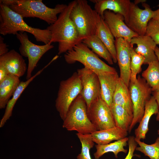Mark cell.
Returning a JSON list of instances; mask_svg holds the SVG:
<instances>
[{
    "label": "cell",
    "mask_w": 159,
    "mask_h": 159,
    "mask_svg": "<svg viewBox=\"0 0 159 159\" xmlns=\"http://www.w3.org/2000/svg\"><path fill=\"white\" fill-rule=\"evenodd\" d=\"M75 0L70 2L53 24L47 28L51 33L49 43L58 42V54L66 53L82 42L76 26L70 17Z\"/></svg>",
    "instance_id": "obj_1"
},
{
    "label": "cell",
    "mask_w": 159,
    "mask_h": 159,
    "mask_svg": "<svg viewBox=\"0 0 159 159\" xmlns=\"http://www.w3.org/2000/svg\"><path fill=\"white\" fill-rule=\"evenodd\" d=\"M0 2L23 18H38L50 25L56 21L58 14L61 13L67 6L58 4L54 8H50L42 0H1Z\"/></svg>",
    "instance_id": "obj_2"
},
{
    "label": "cell",
    "mask_w": 159,
    "mask_h": 159,
    "mask_svg": "<svg viewBox=\"0 0 159 159\" xmlns=\"http://www.w3.org/2000/svg\"><path fill=\"white\" fill-rule=\"evenodd\" d=\"M28 32L33 34L37 42L49 43L51 33L49 29H42L29 26L19 14L0 2V33L4 35L16 34L18 32Z\"/></svg>",
    "instance_id": "obj_3"
},
{
    "label": "cell",
    "mask_w": 159,
    "mask_h": 159,
    "mask_svg": "<svg viewBox=\"0 0 159 159\" xmlns=\"http://www.w3.org/2000/svg\"><path fill=\"white\" fill-rule=\"evenodd\" d=\"M70 17L76 26L82 40L96 34L98 24L101 18L92 9L86 0H75Z\"/></svg>",
    "instance_id": "obj_4"
},
{
    "label": "cell",
    "mask_w": 159,
    "mask_h": 159,
    "mask_svg": "<svg viewBox=\"0 0 159 159\" xmlns=\"http://www.w3.org/2000/svg\"><path fill=\"white\" fill-rule=\"evenodd\" d=\"M87 109L86 102L80 94L70 106L63 120V127L83 134H92L96 131L88 117Z\"/></svg>",
    "instance_id": "obj_5"
},
{
    "label": "cell",
    "mask_w": 159,
    "mask_h": 159,
    "mask_svg": "<svg viewBox=\"0 0 159 159\" xmlns=\"http://www.w3.org/2000/svg\"><path fill=\"white\" fill-rule=\"evenodd\" d=\"M66 62L72 64L77 62L97 74L100 72L117 73L115 68L102 60L85 44L80 42L64 55Z\"/></svg>",
    "instance_id": "obj_6"
},
{
    "label": "cell",
    "mask_w": 159,
    "mask_h": 159,
    "mask_svg": "<svg viewBox=\"0 0 159 159\" xmlns=\"http://www.w3.org/2000/svg\"><path fill=\"white\" fill-rule=\"evenodd\" d=\"M82 89L81 81L77 72L60 82L55 107L63 121L71 104L80 94Z\"/></svg>",
    "instance_id": "obj_7"
},
{
    "label": "cell",
    "mask_w": 159,
    "mask_h": 159,
    "mask_svg": "<svg viewBox=\"0 0 159 159\" xmlns=\"http://www.w3.org/2000/svg\"><path fill=\"white\" fill-rule=\"evenodd\" d=\"M129 88L133 105V118L128 132L140 121L144 113L146 102L151 97V88L140 75L134 81H130Z\"/></svg>",
    "instance_id": "obj_8"
},
{
    "label": "cell",
    "mask_w": 159,
    "mask_h": 159,
    "mask_svg": "<svg viewBox=\"0 0 159 159\" xmlns=\"http://www.w3.org/2000/svg\"><path fill=\"white\" fill-rule=\"evenodd\" d=\"M16 35L21 43L19 48L20 54L28 58V64L26 77V79L28 80L32 77V72L41 57L54 46L49 43L42 45L34 44L29 40L26 32H20Z\"/></svg>",
    "instance_id": "obj_9"
},
{
    "label": "cell",
    "mask_w": 159,
    "mask_h": 159,
    "mask_svg": "<svg viewBox=\"0 0 159 159\" xmlns=\"http://www.w3.org/2000/svg\"><path fill=\"white\" fill-rule=\"evenodd\" d=\"M87 113L97 130L115 126L110 107L100 97L93 101L87 107Z\"/></svg>",
    "instance_id": "obj_10"
},
{
    "label": "cell",
    "mask_w": 159,
    "mask_h": 159,
    "mask_svg": "<svg viewBox=\"0 0 159 159\" xmlns=\"http://www.w3.org/2000/svg\"><path fill=\"white\" fill-rule=\"evenodd\" d=\"M77 72L82 86L80 94L88 107L93 101L100 97L101 86L99 78L95 72L85 67L78 69Z\"/></svg>",
    "instance_id": "obj_11"
},
{
    "label": "cell",
    "mask_w": 159,
    "mask_h": 159,
    "mask_svg": "<svg viewBox=\"0 0 159 159\" xmlns=\"http://www.w3.org/2000/svg\"><path fill=\"white\" fill-rule=\"evenodd\" d=\"M144 9H140L137 5L131 2L127 21L126 24L133 31L138 35L145 34L148 24L153 16V12L150 6L142 4Z\"/></svg>",
    "instance_id": "obj_12"
},
{
    "label": "cell",
    "mask_w": 159,
    "mask_h": 159,
    "mask_svg": "<svg viewBox=\"0 0 159 159\" xmlns=\"http://www.w3.org/2000/svg\"><path fill=\"white\" fill-rule=\"evenodd\" d=\"M115 44L120 70L119 77L129 87L131 76V45L130 42L122 38H115Z\"/></svg>",
    "instance_id": "obj_13"
},
{
    "label": "cell",
    "mask_w": 159,
    "mask_h": 159,
    "mask_svg": "<svg viewBox=\"0 0 159 159\" xmlns=\"http://www.w3.org/2000/svg\"><path fill=\"white\" fill-rule=\"evenodd\" d=\"M103 19L115 39L122 38L130 43L133 38L138 35L127 26L124 16L120 14L106 10Z\"/></svg>",
    "instance_id": "obj_14"
},
{
    "label": "cell",
    "mask_w": 159,
    "mask_h": 159,
    "mask_svg": "<svg viewBox=\"0 0 159 159\" xmlns=\"http://www.w3.org/2000/svg\"><path fill=\"white\" fill-rule=\"evenodd\" d=\"M95 4V10L103 18L106 10L122 15L125 24L127 22L131 2L129 0H90Z\"/></svg>",
    "instance_id": "obj_15"
},
{
    "label": "cell",
    "mask_w": 159,
    "mask_h": 159,
    "mask_svg": "<svg viewBox=\"0 0 159 159\" xmlns=\"http://www.w3.org/2000/svg\"><path fill=\"white\" fill-rule=\"evenodd\" d=\"M0 65L4 67L9 74L20 77L27 70L25 60L14 49L0 56Z\"/></svg>",
    "instance_id": "obj_16"
},
{
    "label": "cell",
    "mask_w": 159,
    "mask_h": 159,
    "mask_svg": "<svg viewBox=\"0 0 159 159\" xmlns=\"http://www.w3.org/2000/svg\"><path fill=\"white\" fill-rule=\"evenodd\" d=\"M130 43L133 47L134 44L137 45V47L134 48V50L136 52L144 57V64H148L158 60L155 53L156 44L149 36L146 35H138L133 38Z\"/></svg>",
    "instance_id": "obj_17"
},
{
    "label": "cell",
    "mask_w": 159,
    "mask_h": 159,
    "mask_svg": "<svg viewBox=\"0 0 159 159\" xmlns=\"http://www.w3.org/2000/svg\"><path fill=\"white\" fill-rule=\"evenodd\" d=\"M97 74L100 84V97L110 107L119 77L117 72H100Z\"/></svg>",
    "instance_id": "obj_18"
},
{
    "label": "cell",
    "mask_w": 159,
    "mask_h": 159,
    "mask_svg": "<svg viewBox=\"0 0 159 159\" xmlns=\"http://www.w3.org/2000/svg\"><path fill=\"white\" fill-rule=\"evenodd\" d=\"M159 112V109L155 99L153 96H151L146 102L143 116L138 126L135 130L136 138L140 140L145 138L149 130L148 124L151 117Z\"/></svg>",
    "instance_id": "obj_19"
},
{
    "label": "cell",
    "mask_w": 159,
    "mask_h": 159,
    "mask_svg": "<svg viewBox=\"0 0 159 159\" xmlns=\"http://www.w3.org/2000/svg\"><path fill=\"white\" fill-rule=\"evenodd\" d=\"M53 62V60H51L47 65L29 79L25 81H21L20 82L12 96V98L9 100L6 106L4 114L0 121V127H3L11 116L14 107L24 90L36 77L41 74Z\"/></svg>",
    "instance_id": "obj_20"
},
{
    "label": "cell",
    "mask_w": 159,
    "mask_h": 159,
    "mask_svg": "<svg viewBox=\"0 0 159 159\" xmlns=\"http://www.w3.org/2000/svg\"><path fill=\"white\" fill-rule=\"evenodd\" d=\"M91 134L93 141L97 144L105 145L113 140H118L127 137V131L115 126L107 129L96 130Z\"/></svg>",
    "instance_id": "obj_21"
},
{
    "label": "cell",
    "mask_w": 159,
    "mask_h": 159,
    "mask_svg": "<svg viewBox=\"0 0 159 159\" xmlns=\"http://www.w3.org/2000/svg\"><path fill=\"white\" fill-rule=\"evenodd\" d=\"M112 103L121 106L133 117V105L129 87L120 77L113 97Z\"/></svg>",
    "instance_id": "obj_22"
},
{
    "label": "cell",
    "mask_w": 159,
    "mask_h": 159,
    "mask_svg": "<svg viewBox=\"0 0 159 159\" xmlns=\"http://www.w3.org/2000/svg\"><path fill=\"white\" fill-rule=\"evenodd\" d=\"M106 47L112 57L114 63L117 62L115 39L108 26L101 17L95 34Z\"/></svg>",
    "instance_id": "obj_23"
},
{
    "label": "cell",
    "mask_w": 159,
    "mask_h": 159,
    "mask_svg": "<svg viewBox=\"0 0 159 159\" xmlns=\"http://www.w3.org/2000/svg\"><path fill=\"white\" fill-rule=\"evenodd\" d=\"M21 82L19 77L9 74L0 83V109L6 108L17 86Z\"/></svg>",
    "instance_id": "obj_24"
},
{
    "label": "cell",
    "mask_w": 159,
    "mask_h": 159,
    "mask_svg": "<svg viewBox=\"0 0 159 159\" xmlns=\"http://www.w3.org/2000/svg\"><path fill=\"white\" fill-rule=\"evenodd\" d=\"M128 140V138L126 137L108 144L96 145L95 146L96 151L94 154L95 159H99L104 154L109 152L113 153L116 158H118V154L119 152L126 153L127 150L124 147L127 145Z\"/></svg>",
    "instance_id": "obj_25"
},
{
    "label": "cell",
    "mask_w": 159,
    "mask_h": 159,
    "mask_svg": "<svg viewBox=\"0 0 159 159\" xmlns=\"http://www.w3.org/2000/svg\"><path fill=\"white\" fill-rule=\"evenodd\" d=\"M82 42L86 44L97 55L102 57L110 65L113 62L110 53L100 39L94 35L84 39Z\"/></svg>",
    "instance_id": "obj_26"
},
{
    "label": "cell",
    "mask_w": 159,
    "mask_h": 159,
    "mask_svg": "<svg viewBox=\"0 0 159 159\" xmlns=\"http://www.w3.org/2000/svg\"><path fill=\"white\" fill-rule=\"evenodd\" d=\"M115 126L128 131L133 117L121 106L113 103L110 107Z\"/></svg>",
    "instance_id": "obj_27"
},
{
    "label": "cell",
    "mask_w": 159,
    "mask_h": 159,
    "mask_svg": "<svg viewBox=\"0 0 159 159\" xmlns=\"http://www.w3.org/2000/svg\"><path fill=\"white\" fill-rule=\"evenodd\" d=\"M142 76L151 88L152 92L159 90V62L158 60L148 64Z\"/></svg>",
    "instance_id": "obj_28"
},
{
    "label": "cell",
    "mask_w": 159,
    "mask_h": 159,
    "mask_svg": "<svg viewBox=\"0 0 159 159\" xmlns=\"http://www.w3.org/2000/svg\"><path fill=\"white\" fill-rule=\"evenodd\" d=\"M135 139L139 145L136 148V150L143 153L150 159H159V137L157 138L154 143L150 145L147 144L135 138Z\"/></svg>",
    "instance_id": "obj_29"
},
{
    "label": "cell",
    "mask_w": 159,
    "mask_h": 159,
    "mask_svg": "<svg viewBox=\"0 0 159 159\" xmlns=\"http://www.w3.org/2000/svg\"><path fill=\"white\" fill-rule=\"evenodd\" d=\"M76 135L81 144L82 148L80 153L77 157V159H92L90 150L94 145L91 134H83L77 133Z\"/></svg>",
    "instance_id": "obj_30"
},
{
    "label": "cell",
    "mask_w": 159,
    "mask_h": 159,
    "mask_svg": "<svg viewBox=\"0 0 159 159\" xmlns=\"http://www.w3.org/2000/svg\"><path fill=\"white\" fill-rule=\"evenodd\" d=\"M131 50L130 81H134L137 80V74L141 71V66L144 64L145 58L143 56L136 52L132 46Z\"/></svg>",
    "instance_id": "obj_31"
},
{
    "label": "cell",
    "mask_w": 159,
    "mask_h": 159,
    "mask_svg": "<svg viewBox=\"0 0 159 159\" xmlns=\"http://www.w3.org/2000/svg\"><path fill=\"white\" fill-rule=\"evenodd\" d=\"M145 35L150 37L156 44L159 45V21L151 19L148 24Z\"/></svg>",
    "instance_id": "obj_32"
},
{
    "label": "cell",
    "mask_w": 159,
    "mask_h": 159,
    "mask_svg": "<svg viewBox=\"0 0 159 159\" xmlns=\"http://www.w3.org/2000/svg\"><path fill=\"white\" fill-rule=\"evenodd\" d=\"M135 138V137L133 136H130L128 138V144L129 150L127 154L124 159H132L133 156L134 152L138 145Z\"/></svg>",
    "instance_id": "obj_33"
},
{
    "label": "cell",
    "mask_w": 159,
    "mask_h": 159,
    "mask_svg": "<svg viewBox=\"0 0 159 159\" xmlns=\"http://www.w3.org/2000/svg\"><path fill=\"white\" fill-rule=\"evenodd\" d=\"M4 38L0 36V56L7 53L9 49L8 45L4 42Z\"/></svg>",
    "instance_id": "obj_34"
},
{
    "label": "cell",
    "mask_w": 159,
    "mask_h": 159,
    "mask_svg": "<svg viewBox=\"0 0 159 159\" xmlns=\"http://www.w3.org/2000/svg\"><path fill=\"white\" fill-rule=\"evenodd\" d=\"M9 74V72L6 68L2 65H0V83L2 82Z\"/></svg>",
    "instance_id": "obj_35"
},
{
    "label": "cell",
    "mask_w": 159,
    "mask_h": 159,
    "mask_svg": "<svg viewBox=\"0 0 159 159\" xmlns=\"http://www.w3.org/2000/svg\"><path fill=\"white\" fill-rule=\"evenodd\" d=\"M153 96L155 97L159 109V90L152 92Z\"/></svg>",
    "instance_id": "obj_36"
},
{
    "label": "cell",
    "mask_w": 159,
    "mask_h": 159,
    "mask_svg": "<svg viewBox=\"0 0 159 159\" xmlns=\"http://www.w3.org/2000/svg\"><path fill=\"white\" fill-rule=\"evenodd\" d=\"M153 19L159 21V8L157 10L153 11Z\"/></svg>",
    "instance_id": "obj_37"
},
{
    "label": "cell",
    "mask_w": 159,
    "mask_h": 159,
    "mask_svg": "<svg viewBox=\"0 0 159 159\" xmlns=\"http://www.w3.org/2000/svg\"><path fill=\"white\" fill-rule=\"evenodd\" d=\"M155 53L159 62V48L156 46L155 49Z\"/></svg>",
    "instance_id": "obj_38"
},
{
    "label": "cell",
    "mask_w": 159,
    "mask_h": 159,
    "mask_svg": "<svg viewBox=\"0 0 159 159\" xmlns=\"http://www.w3.org/2000/svg\"><path fill=\"white\" fill-rule=\"evenodd\" d=\"M146 1V0H135L134 3L135 4L137 5V4L139 3H141L142 4L145 3Z\"/></svg>",
    "instance_id": "obj_39"
},
{
    "label": "cell",
    "mask_w": 159,
    "mask_h": 159,
    "mask_svg": "<svg viewBox=\"0 0 159 159\" xmlns=\"http://www.w3.org/2000/svg\"><path fill=\"white\" fill-rule=\"evenodd\" d=\"M156 120L157 121L159 122V112L157 114ZM158 134L159 135V129L158 130Z\"/></svg>",
    "instance_id": "obj_40"
}]
</instances>
